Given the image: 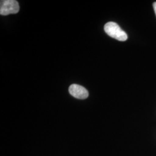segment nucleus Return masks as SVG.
Returning a JSON list of instances; mask_svg holds the SVG:
<instances>
[{"mask_svg":"<svg viewBox=\"0 0 156 156\" xmlns=\"http://www.w3.org/2000/svg\"><path fill=\"white\" fill-rule=\"evenodd\" d=\"M104 30L109 36L118 41H126L128 38L127 33L116 23H107L104 26Z\"/></svg>","mask_w":156,"mask_h":156,"instance_id":"obj_1","label":"nucleus"},{"mask_svg":"<svg viewBox=\"0 0 156 156\" xmlns=\"http://www.w3.org/2000/svg\"><path fill=\"white\" fill-rule=\"evenodd\" d=\"M19 9V3L15 0H1L0 2V14L2 16L15 14Z\"/></svg>","mask_w":156,"mask_h":156,"instance_id":"obj_2","label":"nucleus"},{"mask_svg":"<svg viewBox=\"0 0 156 156\" xmlns=\"http://www.w3.org/2000/svg\"><path fill=\"white\" fill-rule=\"evenodd\" d=\"M69 93L73 97L80 100L86 99L89 96V92L83 86L76 84L69 86Z\"/></svg>","mask_w":156,"mask_h":156,"instance_id":"obj_3","label":"nucleus"},{"mask_svg":"<svg viewBox=\"0 0 156 156\" xmlns=\"http://www.w3.org/2000/svg\"><path fill=\"white\" fill-rule=\"evenodd\" d=\"M153 8H154V12H155V14H156V2H154V3H153Z\"/></svg>","mask_w":156,"mask_h":156,"instance_id":"obj_4","label":"nucleus"}]
</instances>
